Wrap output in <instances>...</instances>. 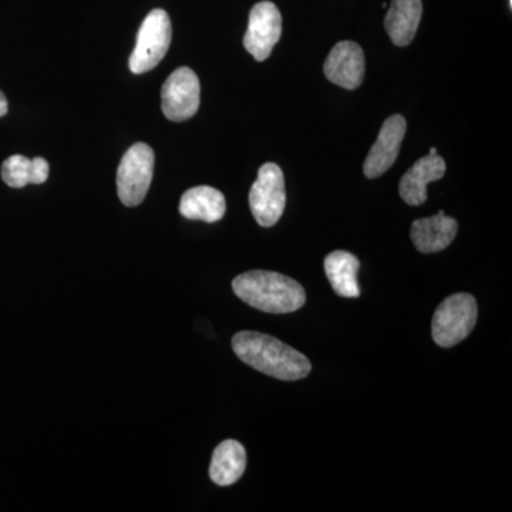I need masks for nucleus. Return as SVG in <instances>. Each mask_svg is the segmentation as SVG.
Listing matches in <instances>:
<instances>
[{"label":"nucleus","mask_w":512,"mask_h":512,"mask_svg":"<svg viewBox=\"0 0 512 512\" xmlns=\"http://www.w3.org/2000/svg\"><path fill=\"white\" fill-rule=\"evenodd\" d=\"M421 15V0H392L384 18V28L394 45L404 47L413 42L419 29Z\"/></svg>","instance_id":"nucleus-13"},{"label":"nucleus","mask_w":512,"mask_h":512,"mask_svg":"<svg viewBox=\"0 0 512 512\" xmlns=\"http://www.w3.org/2000/svg\"><path fill=\"white\" fill-rule=\"evenodd\" d=\"M49 163L42 157L12 156L2 164V180L9 187L23 188L29 184H43L49 178Z\"/></svg>","instance_id":"nucleus-17"},{"label":"nucleus","mask_w":512,"mask_h":512,"mask_svg":"<svg viewBox=\"0 0 512 512\" xmlns=\"http://www.w3.org/2000/svg\"><path fill=\"white\" fill-rule=\"evenodd\" d=\"M476 298L468 293L448 296L434 313L431 335L440 348H453L467 339L477 323Z\"/></svg>","instance_id":"nucleus-3"},{"label":"nucleus","mask_w":512,"mask_h":512,"mask_svg":"<svg viewBox=\"0 0 512 512\" xmlns=\"http://www.w3.org/2000/svg\"><path fill=\"white\" fill-rule=\"evenodd\" d=\"M407 123L403 116L394 114L384 121L376 143L367 154L363 173L367 178H377L386 173L397 160L406 136Z\"/></svg>","instance_id":"nucleus-9"},{"label":"nucleus","mask_w":512,"mask_h":512,"mask_svg":"<svg viewBox=\"0 0 512 512\" xmlns=\"http://www.w3.org/2000/svg\"><path fill=\"white\" fill-rule=\"evenodd\" d=\"M8 100H6L5 94L0 92V117L5 116L8 113Z\"/></svg>","instance_id":"nucleus-18"},{"label":"nucleus","mask_w":512,"mask_h":512,"mask_svg":"<svg viewBox=\"0 0 512 512\" xmlns=\"http://www.w3.org/2000/svg\"><path fill=\"white\" fill-rule=\"evenodd\" d=\"M458 232V222L444 211L430 218H421L412 224V241L421 254H434L450 247Z\"/></svg>","instance_id":"nucleus-12"},{"label":"nucleus","mask_w":512,"mask_h":512,"mask_svg":"<svg viewBox=\"0 0 512 512\" xmlns=\"http://www.w3.org/2000/svg\"><path fill=\"white\" fill-rule=\"evenodd\" d=\"M200 79L190 67L170 74L161 89V109L174 123L190 120L200 109Z\"/></svg>","instance_id":"nucleus-7"},{"label":"nucleus","mask_w":512,"mask_h":512,"mask_svg":"<svg viewBox=\"0 0 512 512\" xmlns=\"http://www.w3.org/2000/svg\"><path fill=\"white\" fill-rule=\"evenodd\" d=\"M429 154H433V156H434V154H437V150H436V148L431 147V148H430V153H429Z\"/></svg>","instance_id":"nucleus-19"},{"label":"nucleus","mask_w":512,"mask_h":512,"mask_svg":"<svg viewBox=\"0 0 512 512\" xmlns=\"http://www.w3.org/2000/svg\"><path fill=\"white\" fill-rule=\"evenodd\" d=\"M286 205L285 177L281 167L266 163L249 192V207L261 227H274L281 220Z\"/></svg>","instance_id":"nucleus-6"},{"label":"nucleus","mask_w":512,"mask_h":512,"mask_svg":"<svg viewBox=\"0 0 512 512\" xmlns=\"http://www.w3.org/2000/svg\"><path fill=\"white\" fill-rule=\"evenodd\" d=\"M247 451L237 440L222 441L212 454L210 477L215 484L228 487L244 476Z\"/></svg>","instance_id":"nucleus-15"},{"label":"nucleus","mask_w":512,"mask_h":512,"mask_svg":"<svg viewBox=\"0 0 512 512\" xmlns=\"http://www.w3.org/2000/svg\"><path fill=\"white\" fill-rule=\"evenodd\" d=\"M446 174V161L439 154L420 158L403 175L400 181V197L406 204L419 207L427 201V185L439 181Z\"/></svg>","instance_id":"nucleus-11"},{"label":"nucleus","mask_w":512,"mask_h":512,"mask_svg":"<svg viewBox=\"0 0 512 512\" xmlns=\"http://www.w3.org/2000/svg\"><path fill=\"white\" fill-rule=\"evenodd\" d=\"M153 173V148L144 143L128 148L117 170V192L126 207H137L144 201Z\"/></svg>","instance_id":"nucleus-5"},{"label":"nucleus","mask_w":512,"mask_h":512,"mask_svg":"<svg viewBox=\"0 0 512 512\" xmlns=\"http://www.w3.org/2000/svg\"><path fill=\"white\" fill-rule=\"evenodd\" d=\"M227 202L224 194L208 185L190 188L180 201V214L187 220L218 222L224 218Z\"/></svg>","instance_id":"nucleus-14"},{"label":"nucleus","mask_w":512,"mask_h":512,"mask_svg":"<svg viewBox=\"0 0 512 512\" xmlns=\"http://www.w3.org/2000/svg\"><path fill=\"white\" fill-rule=\"evenodd\" d=\"M232 349L245 365L285 382L305 379L312 370L308 357L264 333L239 332L232 338Z\"/></svg>","instance_id":"nucleus-1"},{"label":"nucleus","mask_w":512,"mask_h":512,"mask_svg":"<svg viewBox=\"0 0 512 512\" xmlns=\"http://www.w3.org/2000/svg\"><path fill=\"white\" fill-rule=\"evenodd\" d=\"M325 76L343 89L355 90L365 79L366 63L362 47L345 40L333 46L323 64Z\"/></svg>","instance_id":"nucleus-10"},{"label":"nucleus","mask_w":512,"mask_h":512,"mask_svg":"<svg viewBox=\"0 0 512 512\" xmlns=\"http://www.w3.org/2000/svg\"><path fill=\"white\" fill-rule=\"evenodd\" d=\"M173 37L168 13L154 9L144 19L138 30L137 43L130 56V70L134 74L150 72L167 55Z\"/></svg>","instance_id":"nucleus-4"},{"label":"nucleus","mask_w":512,"mask_h":512,"mask_svg":"<svg viewBox=\"0 0 512 512\" xmlns=\"http://www.w3.org/2000/svg\"><path fill=\"white\" fill-rule=\"evenodd\" d=\"M282 35V15L275 3L264 0L256 3L249 13L244 46L256 62H264Z\"/></svg>","instance_id":"nucleus-8"},{"label":"nucleus","mask_w":512,"mask_h":512,"mask_svg":"<svg viewBox=\"0 0 512 512\" xmlns=\"http://www.w3.org/2000/svg\"><path fill=\"white\" fill-rule=\"evenodd\" d=\"M232 289L242 302L265 313L295 312L306 302L302 285L278 272H245L232 281Z\"/></svg>","instance_id":"nucleus-2"},{"label":"nucleus","mask_w":512,"mask_h":512,"mask_svg":"<svg viewBox=\"0 0 512 512\" xmlns=\"http://www.w3.org/2000/svg\"><path fill=\"white\" fill-rule=\"evenodd\" d=\"M360 262L355 255L346 251H335L326 256L325 272L336 295L342 298H359L357 272Z\"/></svg>","instance_id":"nucleus-16"}]
</instances>
